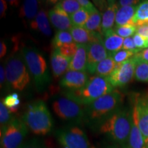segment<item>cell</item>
<instances>
[{
  "label": "cell",
  "instance_id": "obj_1",
  "mask_svg": "<svg viewBox=\"0 0 148 148\" xmlns=\"http://www.w3.org/2000/svg\"><path fill=\"white\" fill-rule=\"evenodd\" d=\"M21 52L37 90L38 92L43 91L51 82L50 74L45 56L38 49L32 46H24Z\"/></svg>",
  "mask_w": 148,
  "mask_h": 148
},
{
  "label": "cell",
  "instance_id": "obj_2",
  "mask_svg": "<svg viewBox=\"0 0 148 148\" xmlns=\"http://www.w3.org/2000/svg\"><path fill=\"white\" fill-rule=\"evenodd\" d=\"M113 90L114 88L108 79L95 75L88 79L83 87L76 90H66L64 92V95L79 104L88 106Z\"/></svg>",
  "mask_w": 148,
  "mask_h": 148
},
{
  "label": "cell",
  "instance_id": "obj_3",
  "mask_svg": "<svg viewBox=\"0 0 148 148\" xmlns=\"http://www.w3.org/2000/svg\"><path fill=\"white\" fill-rule=\"evenodd\" d=\"M132 126V112L119 109L101 122L99 130L122 145L128 143Z\"/></svg>",
  "mask_w": 148,
  "mask_h": 148
},
{
  "label": "cell",
  "instance_id": "obj_4",
  "mask_svg": "<svg viewBox=\"0 0 148 148\" xmlns=\"http://www.w3.org/2000/svg\"><path fill=\"white\" fill-rule=\"evenodd\" d=\"M31 132L37 135H46L53 127V120L45 101L36 100L27 106L21 118Z\"/></svg>",
  "mask_w": 148,
  "mask_h": 148
},
{
  "label": "cell",
  "instance_id": "obj_5",
  "mask_svg": "<svg viewBox=\"0 0 148 148\" xmlns=\"http://www.w3.org/2000/svg\"><path fill=\"white\" fill-rule=\"evenodd\" d=\"M123 100V95L117 90L103 95L84 109L85 115L90 121H103L119 110Z\"/></svg>",
  "mask_w": 148,
  "mask_h": 148
},
{
  "label": "cell",
  "instance_id": "obj_6",
  "mask_svg": "<svg viewBox=\"0 0 148 148\" xmlns=\"http://www.w3.org/2000/svg\"><path fill=\"white\" fill-rule=\"evenodd\" d=\"M5 69L6 81L12 89L23 91L27 87L31 81V75L21 52L13 53L9 57Z\"/></svg>",
  "mask_w": 148,
  "mask_h": 148
},
{
  "label": "cell",
  "instance_id": "obj_7",
  "mask_svg": "<svg viewBox=\"0 0 148 148\" xmlns=\"http://www.w3.org/2000/svg\"><path fill=\"white\" fill-rule=\"evenodd\" d=\"M51 108L61 119L67 121L79 122L85 115L84 109L65 95H54L51 99Z\"/></svg>",
  "mask_w": 148,
  "mask_h": 148
},
{
  "label": "cell",
  "instance_id": "obj_8",
  "mask_svg": "<svg viewBox=\"0 0 148 148\" xmlns=\"http://www.w3.org/2000/svg\"><path fill=\"white\" fill-rule=\"evenodd\" d=\"M27 127L22 119L13 117L10 123L1 127V148H20L27 134Z\"/></svg>",
  "mask_w": 148,
  "mask_h": 148
},
{
  "label": "cell",
  "instance_id": "obj_9",
  "mask_svg": "<svg viewBox=\"0 0 148 148\" xmlns=\"http://www.w3.org/2000/svg\"><path fill=\"white\" fill-rule=\"evenodd\" d=\"M56 136L59 143L64 148H94L84 130L77 126L58 130Z\"/></svg>",
  "mask_w": 148,
  "mask_h": 148
},
{
  "label": "cell",
  "instance_id": "obj_10",
  "mask_svg": "<svg viewBox=\"0 0 148 148\" xmlns=\"http://www.w3.org/2000/svg\"><path fill=\"white\" fill-rule=\"evenodd\" d=\"M136 64V61L132 57L117 64L114 71L106 79L113 88L123 87L130 82L134 77Z\"/></svg>",
  "mask_w": 148,
  "mask_h": 148
},
{
  "label": "cell",
  "instance_id": "obj_11",
  "mask_svg": "<svg viewBox=\"0 0 148 148\" xmlns=\"http://www.w3.org/2000/svg\"><path fill=\"white\" fill-rule=\"evenodd\" d=\"M133 109L137 117L138 124L146 145L148 143V94L136 95Z\"/></svg>",
  "mask_w": 148,
  "mask_h": 148
},
{
  "label": "cell",
  "instance_id": "obj_12",
  "mask_svg": "<svg viewBox=\"0 0 148 148\" xmlns=\"http://www.w3.org/2000/svg\"><path fill=\"white\" fill-rule=\"evenodd\" d=\"M87 65L86 70L90 74L95 73L98 64L109 56V53L105 49L101 42H92L87 45Z\"/></svg>",
  "mask_w": 148,
  "mask_h": 148
},
{
  "label": "cell",
  "instance_id": "obj_13",
  "mask_svg": "<svg viewBox=\"0 0 148 148\" xmlns=\"http://www.w3.org/2000/svg\"><path fill=\"white\" fill-rule=\"evenodd\" d=\"M88 79L86 72L69 70L61 78L60 86L66 90L79 89L86 84Z\"/></svg>",
  "mask_w": 148,
  "mask_h": 148
},
{
  "label": "cell",
  "instance_id": "obj_14",
  "mask_svg": "<svg viewBox=\"0 0 148 148\" xmlns=\"http://www.w3.org/2000/svg\"><path fill=\"white\" fill-rule=\"evenodd\" d=\"M49 21L58 31H68L72 27L70 16L56 5L48 12Z\"/></svg>",
  "mask_w": 148,
  "mask_h": 148
},
{
  "label": "cell",
  "instance_id": "obj_15",
  "mask_svg": "<svg viewBox=\"0 0 148 148\" xmlns=\"http://www.w3.org/2000/svg\"><path fill=\"white\" fill-rule=\"evenodd\" d=\"M74 42L79 45H88L95 42H102V34L92 32L84 27H73L69 30Z\"/></svg>",
  "mask_w": 148,
  "mask_h": 148
},
{
  "label": "cell",
  "instance_id": "obj_16",
  "mask_svg": "<svg viewBox=\"0 0 148 148\" xmlns=\"http://www.w3.org/2000/svg\"><path fill=\"white\" fill-rule=\"evenodd\" d=\"M71 58L64 56L58 49H53L51 54L50 62L53 77H59L69 71Z\"/></svg>",
  "mask_w": 148,
  "mask_h": 148
},
{
  "label": "cell",
  "instance_id": "obj_17",
  "mask_svg": "<svg viewBox=\"0 0 148 148\" xmlns=\"http://www.w3.org/2000/svg\"><path fill=\"white\" fill-rule=\"evenodd\" d=\"M44 9L38 10V14L33 21L29 23L32 30L40 33L44 36L49 37L51 35V29L49 24V16Z\"/></svg>",
  "mask_w": 148,
  "mask_h": 148
},
{
  "label": "cell",
  "instance_id": "obj_18",
  "mask_svg": "<svg viewBox=\"0 0 148 148\" xmlns=\"http://www.w3.org/2000/svg\"><path fill=\"white\" fill-rule=\"evenodd\" d=\"M87 45H79L77 46V51L71 58L69 70L85 72L87 65Z\"/></svg>",
  "mask_w": 148,
  "mask_h": 148
},
{
  "label": "cell",
  "instance_id": "obj_19",
  "mask_svg": "<svg viewBox=\"0 0 148 148\" xmlns=\"http://www.w3.org/2000/svg\"><path fill=\"white\" fill-rule=\"evenodd\" d=\"M143 134L138 127L137 117L134 109L132 111V126L128 140L129 148H145Z\"/></svg>",
  "mask_w": 148,
  "mask_h": 148
},
{
  "label": "cell",
  "instance_id": "obj_20",
  "mask_svg": "<svg viewBox=\"0 0 148 148\" xmlns=\"http://www.w3.org/2000/svg\"><path fill=\"white\" fill-rule=\"evenodd\" d=\"M118 3L114 1H108L106 9L102 14L101 19V30L102 34L107 31L112 29L115 23L116 12L118 10Z\"/></svg>",
  "mask_w": 148,
  "mask_h": 148
},
{
  "label": "cell",
  "instance_id": "obj_21",
  "mask_svg": "<svg viewBox=\"0 0 148 148\" xmlns=\"http://www.w3.org/2000/svg\"><path fill=\"white\" fill-rule=\"evenodd\" d=\"M124 38L116 34L114 29H110L102 34V44L108 53L121 50Z\"/></svg>",
  "mask_w": 148,
  "mask_h": 148
},
{
  "label": "cell",
  "instance_id": "obj_22",
  "mask_svg": "<svg viewBox=\"0 0 148 148\" xmlns=\"http://www.w3.org/2000/svg\"><path fill=\"white\" fill-rule=\"evenodd\" d=\"M136 7L132 6L120 7L118 9L116 14L115 27L123 26V25H135L134 18L136 12Z\"/></svg>",
  "mask_w": 148,
  "mask_h": 148
},
{
  "label": "cell",
  "instance_id": "obj_23",
  "mask_svg": "<svg viewBox=\"0 0 148 148\" xmlns=\"http://www.w3.org/2000/svg\"><path fill=\"white\" fill-rule=\"evenodd\" d=\"M38 1L36 0H25L19 8L20 18L25 22H32L36 17L38 11Z\"/></svg>",
  "mask_w": 148,
  "mask_h": 148
},
{
  "label": "cell",
  "instance_id": "obj_24",
  "mask_svg": "<svg viewBox=\"0 0 148 148\" xmlns=\"http://www.w3.org/2000/svg\"><path fill=\"white\" fill-rule=\"evenodd\" d=\"M116 65L117 64L115 63L113 59L109 54L108 57L99 62L97 65L95 73V75L108 78L115 69Z\"/></svg>",
  "mask_w": 148,
  "mask_h": 148
},
{
  "label": "cell",
  "instance_id": "obj_25",
  "mask_svg": "<svg viewBox=\"0 0 148 148\" xmlns=\"http://www.w3.org/2000/svg\"><path fill=\"white\" fill-rule=\"evenodd\" d=\"M134 22L136 27L148 23V1H144L137 5Z\"/></svg>",
  "mask_w": 148,
  "mask_h": 148
},
{
  "label": "cell",
  "instance_id": "obj_26",
  "mask_svg": "<svg viewBox=\"0 0 148 148\" xmlns=\"http://www.w3.org/2000/svg\"><path fill=\"white\" fill-rule=\"evenodd\" d=\"M101 19H102V16H101L100 12H99V10H97L96 12L90 14L89 18L84 27L90 32L100 33L102 34Z\"/></svg>",
  "mask_w": 148,
  "mask_h": 148
},
{
  "label": "cell",
  "instance_id": "obj_27",
  "mask_svg": "<svg viewBox=\"0 0 148 148\" xmlns=\"http://www.w3.org/2000/svg\"><path fill=\"white\" fill-rule=\"evenodd\" d=\"M73 42V37L69 31H58L52 39V46L53 49H58Z\"/></svg>",
  "mask_w": 148,
  "mask_h": 148
},
{
  "label": "cell",
  "instance_id": "obj_28",
  "mask_svg": "<svg viewBox=\"0 0 148 148\" xmlns=\"http://www.w3.org/2000/svg\"><path fill=\"white\" fill-rule=\"evenodd\" d=\"M89 15L90 14H88L87 11L82 8H81L75 13L70 15V19H71L73 27H84L89 18Z\"/></svg>",
  "mask_w": 148,
  "mask_h": 148
},
{
  "label": "cell",
  "instance_id": "obj_29",
  "mask_svg": "<svg viewBox=\"0 0 148 148\" xmlns=\"http://www.w3.org/2000/svg\"><path fill=\"white\" fill-rule=\"evenodd\" d=\"M56 5L64 10L69 16L75 13L82 8L78 1H75V0H63V1H59Z\"/></svg>",
  "mask_w": 148,
  "mask_h": 148
},
{
  "label": "cell",
  "instance_id": "obj_30",
  "mask_svg": "<svg viewBox=\"0 0 148 148\" xmlns=\"http://www.w3.org/2000/svg\"><path fill=\"white\" fill-rule=\"evenodd\" d=\"M135 79L139 82H148V62H136L134 72Z\"/></svg>",
  "mask_w": 148,
  "mask_h": 148
},
{
  "label": "cell",
  "instance_id": "obj_31",
  "mask_svg": "<svg viewBox=\"0 0 148 148\" xmlns=\"http://www.w3.org/2000/svg\"><path fill=\"white\" fill-rule=\"evenodd\" d=\"M109 54L113 59L115 63L119 64L127 60L130 58H132L135 55V53L132 51L121 49V50L115 51V52L109 53Z\"/></svg>",
  "mask_w": 148,
  "mask_h": 148
},
{
  "label": "cell",
  "instance_id": "obj_32",
  "mask_svg": "<svg viewBox=\"0 0 148 148\" xmlns=\"http://www.w3.org/2000/svg\"><path fill=\"white\" fill-rule=\"evenodd\" d=\"M137 27L136 25H123V26L115 27L114 31L116 34L119 35L122 38H125L128 37H132L136 33Z\"/></svg>",
  "mask_w": 148,
  "mask_h": 148
},
{
  "label": "cell",
  "instance_id": "obj_33",
  "mask_svg": "<svg viewBox=\"0 0 148 148\" xmlns=\"http://www.w3.org/2000/svg\"><path fill=\"white\" fill-rule=\"evenodd\" d=\"M13 117L12 116L10 111L3 104L2 100L0 102V123L1 127H3L8 124L12 121Z\"/></svg>",
  "mask_w": 148,
  "mask_h": 148
},
{
  "label": "cell",
  "instance_id": "obj_34",
  "mask_svg": "<svg viewBox=\"0 0 148 148\" xmlns=\"http://www.w3.org/2000/svg\"><path fill=\"white\" fill-rule=\"evenodd\" d=\"M2 101L3 104L9 109L11 113H13V112H15L16 111H17L18 108H19L20 103H21L19 98L18 99H15L12 95V94L7 95Z\"/></svg>",
  "mask_w": 148,
  "mask_h": 148
},
{
  "label": "cell",
  "instance_id": "obj_35",
  "mask_svg": "<svg viewBox=\"0 0 148 148\" xmlns=\"http://www.w3.org/2000/svg\"><path fill=\"white\" fill-rule=\"evenodd\" d=\"M77 46H78V44L73 42H72V43L62 46V47L58 48V49L62 55L64 56L72 58L73 57V56L75 55V52L77 51Z\"/></svg>",
  "mask_w": 148,
  "mask_h": 148
},
{
  "label": "cell",
  "instance_id": "obj_36",
  "mask_svg": "<svg viewBox=\"0 0 148 148\" xmlns=\"http://www.w3.org/2000/svg\"><path fill=\"white\" fill-rule=\"evenodd\" d=\"M122 49L123 50L130 51L134 52L135 54L138 52H140V49L136 48V45H135L134 40H133V37H128V38H124L123 43V47H122Z\"/></svg>",
  "mask_w": 148,
  "mask_h": 148
},
{
  "label": "cell",
  "instance_id": "obj_37",
  "mask_svg": "<svg viewBox=\"0 0 148 148\" xmlns=\"http://www.w3.org/2000/svg\"><path fill=\"white\" fill-rule=\"evenodd\" d=\"M132 37L135 45L137 49L141 50L142 49H146L147 47V40L143 38V36L136 33Z\"/></svg>",
  "mask_w": 148,
  "mask_h": 148
},
{
  "label": "cell",
  "instance_id": "obj_38",
  "mask_svg": "<svg viewBox=\"0 0 148 148\" xmlns=\"http://www.w3.org/2000/svg\"><path fill=\"white\" fill-rule=\"evenodd\" d=\"M78 2L79 4H80L81 7H82V8H84L86 11H87L89 14L93 13V12H95L97 10H98L94 6L92 3L90 2V1H88V0H78Z\"/></svg>",
  "mask_w": 148,
  "mask_h": 148
},
{
  "label": "cell",
  "instance_id": "obj_39",
  "mask_svg": "<svg viewBox=\"0 0 148 148\" xmlns=\"http://www.w3.org/2000/svg\"><path fill=\"white\" fill-rule=\"evenodd\" d=\"M20 148H47L41 142L37 139H32L23 143Z\"/></svg>",
  "mask_w": 148,
  "mask_h": 148
},
{
  "label": "cell",
  "instance_id": "obj_40",
  "mask_svg": "<svg viewBox=\"0 0 148 148\" xmlns=\"http://www.w3.org/2000/svg\"><path fill=\"white\" fill-rule=\"evenodd\" d=\"M136 62H148V47L141 50L140 52L136 53L134 56Z\"/></svg>",
  "mask_w": 148,
  "mask_h": 148
},
{
  "label": "cell",
  "instance_id": "obj_41",
  "mask_svg": "<svg viewBox=\"0 0 148 148\" xmlns=\"http://www.w3.org/2000/svg\"><path fill=\"white\" fill-rule=\"evenodd\" d=\"M136 34L140 35L145 38V39L148 40V23L143 24L137 27Z\"/></svg>",
  "mask_w": 148,
  "mask_h": 148
},
{
  "label": "cell",
  "instance_id": "obj_42",
  "mask_svg": "<svg viewBox=\"0 0 148 148\" xmlns=\"http://www.w3.org/2000/svg\"><path fill=\"white\" fill-rule=\"evenodd\" d=\"M140 2V1L138 0H120L117 2L118 5H120L121 7L125 6H132L138 4Z\"/></svg>",
  "mask_w": 148,
  "mask_h": 148
},
{
  "label": "cell",
  "instance_id": "obj_43",
  "mask_svg": "<svg viewBox=\"0 0 148 148\" xmlns=\"http://www.w3.org/2000/svg\"><path fill=\"white\" fill-rule=\"evenodd\" d=\"M7 8H8V5H7L6 1L4 0H1L0 1V14H1V18L5 17Z\"/></svg>",
  "mask_w": 148,
  "mask_h": 148
},
{
  "label": "cell",
  "instance_id": "obj_44",
  "mask_svg": "<svg viewBox=\"0 0 148 148\" xmlns=\"http://www.w3.org/2000/svg\"><path fill=\"white\" fill-rule=\"evenodd\" d=\"M5 80H6V75H5V67L1 65V67H0V84H1V88L3 86Z\"/></svg>",
  "mask_w": 148,
  "mask_h": 148
},
{
  "label": "cell",
  "instance_id": "obj_45",
  "mask_svg": "<svg viewBox=\"0 0 148 148\" xmlns=\"http://www.w3.org/2000/svg\"><path fill=\"white\" fill-rule=\"evenodd\" d=\"M7 52V46L5 45V42L1 40L0 42V57L2 58Z\"/></svg>",
  "mask_w": 148,
  "mask_h": 148
},
{
  "label": "cell",
  "instance_id": "obj_46",
  "mask_svg": "<svg viewBox=\"0 0 148 148\" xmlns=\"http://www.w3.org/2000/svg\"><path fill=\"white\" fill-rule=\"evenodd\" d=\"M8 3H10V4L12 5H18V1H8Z\"/></svg>",
  "mask_w": 148,
  "mask_h": 148
},
{
  "label": "cell",
  "instance_id": "obj_47",
  "mask_svg": "<svg viewBox=\"0 0 148 148\" xmlns=\"http://www.w3.org/2000/svg\"><path fill=\"white\" fill-rule=\"evenodd\" d=\"M145 148H148V143L147 144V145H146V147H145Z\"/></svg>",
  "mask_w": 148,
  "mask_h": 148
},
{
  "label": "cell",
  "instance_id": "obj_48",
  "mask_svg": "<svg viewBox=\"0 0 148 148\" xmlns=\"http://www.w3.org/2000/svg\"><path fill=\"white\" fill-rule=\"evenodd\" d=\"M147 47H148V40H147Z\"/></svg>",
  "mask_w": 148,
  "mask_h": 148
}]
</instances>
